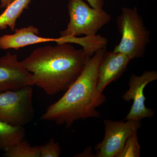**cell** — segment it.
Masks as SVG:
<instances>
[{"mask_svg":"<svg viewBox=\"0 0 157 157\" xmlns=\"http://www.w3.org/2000/svg\"><path fill=\"white\" fill-rule=\"evenodd\" d=\"M97 50L76 49L68 43H57L34 49L21 62L33 74L35 85L48 95L53 96L70 87Z\"/></svg>","mask_w":157,"mask_h":157,"instance_id":"6da1fadb","label":"cell"},{"mask_svg":"<svg viewBox=\"0 0 157 157\" xmlns=\"http://www.w3.org/2000/svg\"><path fill=\"white\" fill-rule=\"evenodd\" d=\"M107 47L98 49L87 60L80 75L58 101L50 105L41 117L69 128L75 122L99 118L97 108L104 104L106 96L97 88L98 70Z\"/></svg>","mask_w":157,"mask_h":157,"instance_id":"7a4b0ae2","label":"cell"},{"mask_svg":"<svg viewBox=\"0 0 157 157\" xmlns=\"http://www.w3.org/2000/svg\"><path fill=\"white\" fill-rule=\"evenodd\" d=\"M117 25L121 38L113 52L123 54L131 60L143 57L150 42V33L137 8H123Z\"/></svg>","mask_w":157,"mask_h":157,"instance_id":"3957f363","label":"cell"},{"mask_svg":"<svg viewBox=\"0 0 157 157\" xmlns=\"http://www.w3.org/2000/svg\"><path fill=\"white\" fill-rule=\"evenodd\" d=\"M67 7L70 21L66 29L60 33V37L95 36L111 19L104 9L90 7L83 0H69Z\"/></svg>","mask_w":157,"mask_h":157,"instance_id":"277c9868","label":"cell"},{"mask_svg":"<svg viewBox=\"0 0 157 157\" xmlns=\"http://www.w3.org/2000/svg\"><path fill=\"white\" fill-rule=\"evenodd\" d=\"M33 94L32 86L0 92V120L16 126L29 123L35 113Z\"/></svg>","mask_w":157,"mask_h":157,"instance_id":"5b68a950","label":"cell"},{"mask_svg":"<svg viewBox=\"0 0 157 157\" xmlns=\"http://www.w3.org/2000/svg\"><path fill=\"white\" fill-rule=\"evenodd\" d=\"M126 121L105 120L103 140L96 145L98 157H115L123 147L128 138L142 126L140 120Z\"/></svg>","mask_w":157,"mask_h":157,"instance_id":"8992f818","label":"cell"},{"mask_svg":"<svg viewBox=\"0 0 157 157\" xmlns=\"http://www.w3.org/2000/svg\"><path fill=\"white\" fill-rule=\"evenodd\" d=\"M157 79L156 71H146L140 75L132 74L129 81V89L123 95L124 101H133L130 111L125 118V120H140L146 118L152 117L154 111L145 106L146 97L144 90L147 84Z\"/></svg>","mask_w":157,"mask_h":157,"instance_id":"52a82bcc","label":"cell"},{"mask_svg":"<svg viewBox=\"0 0 157 157\" xmlns=\"http://www.w3.org/2000/svg\"><path fill=\"white\" fill-rule=\"evenodd\" d=\"M34 85L33 74L18 61L17 55L9 52L0 58V92Z\"/></svg>","mask_w":157,"mask_h":157,"instance_id":"ba28073f","label":"cell"},{"mask_svg":"<svg viewBox=\"0 0 157 157\" xmlns=\"http://www.w3.org/2000/svg\"><path fill=\"white\" fill-rule=\"evenodd\" d=\"M131 60L123 54L106 50L98 70L97 84L98 91L103 93L108 85L121 77L126 71Z\"/></svg>","mask_w":157,"mask_h":157,"instance_id":"9c48e42d","label":"cell"},{"mask_svg":"<svg viewBox=\"0 0 157 157\" xmlns=\"http://www.w3.org/2000/svg\"><path fill=\"white\" fill-rule=\"evenodd\" d=\"M11 35H5L0 37V49L13 48L17 50L29 45L47 42H56L57 38H45L39 36V29L33 25L14 29Z\"/></svg>","mask_w":157,"mask_h":157,"instance_id":"30bf717a","label":"cell"},{"mask_svg":"<svg viewBox=\"0 0 157 157\" xmlns=\"http://www.w3.org/2000/svg\"><path fill=\"white\" fill-rule=\"evenodd\" d=\"M31 0H14L5 11L0 14V30L6 29L9 27L14 31L17 20L19 18L24 10L29 9Z\"/></svg>","mask_w":157,"mask_h":157,"instance_id":"8fae6325","label":"cell"},{"mask_svg":"<svg viewBox=\"0 0 157 157\" xmlns=\"http://www.w3.org/2000/svg\"><path fill=\"white\" fill-rule=\"evenodd\" d=\"M25 136L23 127L12 125L0 120V150L5 151L24 139Z\"/></svg>","mask_w":157,"mask_h":157,"instance_id":"7c38bea8","label":"cell"},{"mask_svg":"<svg viewBox=\"0 0 157 157\" xmlns=\"http://www.w3.org/2000/svg\"><path fill=\"white\" fill-rule=\"evenodd\" d=\"M4 156L40 157V146H32L24 139L5 151Z\"/></svg>","mask_w":157,"mask_h":157,"instance_id":"4fadbf2b","label":"cell"},{"mask_svg":"<svg viewBox=\"0 0 157 157\" xmlns=\"http://www.w3.org/2000/svg\"><path fill=\"white\" fill-rule=\"evenodd\" d=\"M137 132L130 136L124 145L115 157H139L140 156L141 146L137 135Z\"/></svg>","mask_w":157,"mask_h":157,"instance_id":"5bb4252c","label":"cell"},{"mask_svg":"<svg viewBox=\"0 0 157 157\" xmlns=\"http://www.w3.org/2000/svg\"><path fill=\"white\" fill-rule=\"evenodd\" d=\"M40 157H59L61 153L59 144L54 138H51L48 142L40 146Z\"/></svg>","mask_w":157,"mask_h":157,"instance_id":"9a60e30c","label":"cell"},{"mask_svg":"<svg viewBox=\"0 0 157 157\" xmlns=\"http://www.w3.org/2000/svg\"><path fill=\"white\" fill-rule=\"evenodd\" d=\"M90 6L93 8L98 9H103L104 0H86Z\"/></svg>","mask_w":157,"mask_h":157,"instance_id":"2e32d148","label":"cell"},{"mask_svg":"<svg viewBox=\"0 0 157 157\" xmlns=\"http://www.w3.org/2000/svg\"><path fill=\"white\" fill-rule=\"evenodd\" d=\"M14 1V0H0V8L2 9H6Z\"/></svg>","mask_w":157,"mask_h":157,"instance_id":"e0dca14e","label":"cell"}]
</instances>
